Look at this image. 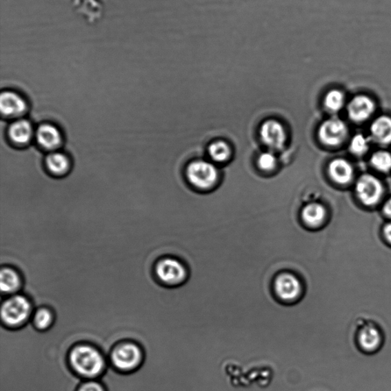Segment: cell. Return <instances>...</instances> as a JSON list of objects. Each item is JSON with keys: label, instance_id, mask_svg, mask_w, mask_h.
Segmentation results:
<instances>
[{"label": "cell", "instance_id": "6da1fadb", "mask_svg": "<svg viewBox=\"0 0 391 391\" xmlns=\"http://www.w3.org/2000/svg\"><path fill=\"white\" fill-rule=\"evenodd\" d=\"M69 361L75 373L84 379L97 378L103 373L106 367L102 353L90 345L75 346L70 353Z\"/></svg>", "mask_w": 391, "mask_h": 391}, {"label": "cell", "instance_id": "7a4b0ae2", "mask_svg": "<svg viewBox=\"0 0 391 391\" xmlns=\"http://www.w3.org/2000/svg\"><path fill=\"white\" fill-rule=\"evenodd\" d=\"M32 303L23 295H12L2 304L3 323L11 328L23 325L32 314Z\"/></svg>", "mask_w": 391, "mask_h": 391}, {"label": "cell", "instance_id": "3957f363", "mask_svg": "<svg viewBox=\"0 0 391 391\" xmlns=\"http://www.w3.org/2000/svg\"><path fill=\"white\" fill-rule=\"evenodd\" d=\"M143 359L139 345L124 343L117 345L111 354L112 365L121 372H130L138 368Z\"/></svg>", "mask_w": 391, "mask_h": 391}, {"label": "cell", "instance_id": "277c9868", "mask_svg": "<svg viewBox=\"0 0 391 391\" xmlns=\"http://www.w3.org/2000/svg\"><path fill=\"white\" fill-rule=\"evenodd\" d=\"M355 193L362 203L371 207L381 201L383 194V184L374 175L363 174L355 185Z\"/></svg>", "mask_w": 391, "mask_h": 391}, {"label": "cell", "instance_id": "5b68a950", "mask_svg": "<svg viewBox=\"0 0 391 391\" xmlns=\"http://www.w3.org/2000/svg\"><path fill=\"white\" fill-rule=\"evenodd\" d=\"M156 275L163 283L170 286L179 285L187 279V270L175 259H163L155 267Z\"/></svg>", "mask_w": 391, "mask_h": 391}, {"label": "cell", "instance_id": "8992f818", "mask_svg": "<svg viewBox=\"0 0 391 391\" xmlns=\"http://www.w3.org/2000/svg\"><path fill=\"white\" fill-rule=\"evenodd\" d=\"M188 176L190 181L194 186L207 189L214 185L217 180L218 172L212 163L205 161H197L191 163L189 166Z\"/></svg>", "mask_w": 391, "mask_h": 391}, {"label": "cell", "instance_id": "52a82bcc", "mask_svg": "<svg viewBox=\"0 0 391 391\" xmlns=\"http://www.w3.org/2000/svg\"><path fill=\"white\" fill-rule=\"evenodd\" d=\"M357 342L360 350L366 354H373L381 350L383 337L379 327L368 322L359 326Z\"/></svg>", "mask_w": 391, "mask_h": 391}, {"label": "cell", "instance_id": "ba28073f", "mask_svg": "<svg viewBox=\"0 0 391 391\" xmlns=\"http://www.w3.org/2000/svg\"><path fill=\"white\" fill-rule=\"evenodd\" d=\"M348 134V126L342 119L331 118L322 123L319 130V138L323 144L336 147L343 143Z\"/></svg>", "mask_w": 391, "mask_h": 391}, {"label": "cell", "instance_id": "9c48e42d", "mask_svg": "<svg viewBox=\"0 0 391 391\" xmlns=\"http://www.w3.org/2000/svg\"><path fill=\"white\" fill-rule=\"evenodd\" d=\"M274 290L277 297L284 302L292 303L299 299L302 293V285L296 276L283 273L277 277Z\"/></svg>", "mask_w": 391, "mask_h": 391}, {"label": "cell", "instance_id": "30bf717a", "mask_svg": "<svg viewBox=\"0 0 391 391\" xmlns=\"http://www.w3.org/2000/svg\"><path fill=\"white\" fill-rule=\"evenodd\" d=\"M28 108L26 99L17 92L7 90L0 96V110L2 115L18 118L25 114Z\"/></svg>", "mask_w": 391, "mask_h": 391}, {"label": "cell", "instance_id": "8fae6325", "mask_svg": "<svg viewBox=\"0 0 391 391\" xmlns=\"http://www.w3.org/2000/svg\"><path fill=\"white\" fill-rule=\"evenodd\" d=\"M348 115L357 123L365 122L373 115L375 104L372 98L366 95H358L348 103Z\"/></svg>", "mask_w": 391, "mask_h": 391}, {"label": "cell", "instance_id": "7c38bea8", "mask_svg": "<svg viewBox=\"0 0 391 391\" xmlns=\"http://www.w3.org/2000/svg\"><path fill=\"white\" fill-rule=\"evenodd\" d=\"M260 134L263 142L273 149L282 148L287 140V134L283 126L272 119L266 121L261 126Z\"/></svg>", "mask_w": 391, "mask_h": 391}, {"label": "cell", "instance_id": "4fadbf2b", "mask_svg": "<svg viewBox=\"0 0 391 391\" xmlns=\"http://www.w3.org/2000/svg\"><path fill=\"white\" fill-rule=\"evenodd\" d=\"M38 143L48 151H55L62 143V134L58 127L51 123H44L37 132Z\"/></svg>", "mask_w": 391, "mask_h": 391}, {"label": "cell", "instance_id": "5bb4252c", "mask_svg": "<svg viewBox=\"0 0 391 391\" xmlns=\"http://www.w3.org/2000/svg\"><path fill=\"white\" fill-rule=\"evenodd\" d=\"M33 134L32 125L26 119H18L10 126V139L17 145H27L32 140Z\"/></svg>", "mask_w": 391, "mask_h": 391}, {"label": "cell", "instance_id": "9a60e30c", "mask_svg": "<svg viewBox=\"0 0 391 391\" xmlns=\"http://www.w3.org/2000/svg\"><path fill=\"white\" fill-rule=\"evenodd\" d=\"M329 173L332 181L339 184H347L353 180L354 169L350 162L343 159L332 161Z\"/></svg>", "mask_w": 391, "mask_h": 391}, {"label": "cell", "instance_id": "2e32d148", "mask_svg": "<svg viewBox=\"0 0 391 391\" xmlns=\"http://www.w3.org/2000/svg\"><path fill=\"white\" fill-rule=\"evenodd\" d=\"M74 7L89 23H94L101 17L103 5L101 0H73Z\"/></svg>", "mask_w": 391, "mask_h": 391}, {"label": "cell", "instance_id": "e0dca14e", "mask_svg": "<svg viewBox=\"0 0 391 391\" xmlns=\"http://www.w3.org/2000/svg\"><path fill=\"white\" fill-rule=\"evenodd\" d=\"M372 137L381 145L391 143V118L381 116L374 119L371 128Z\"/></svg>", "mask_w": 391, "mask_h": 391}, {"label": "cell", "instance_id": "ac0fdd59", "mask_svg": "<svg viewBox=\"0 0 391 391\" xmlns=\"http://www.w3.org/2000/svg\"><path fill=\"white\" fill-rule=\"evenodd\" d=\"M22 286V280L18 272L10 268H5L0 273V289L6 295L16 294Z\"/></svg>", "mask_w": 391, "mask_h": 391}, {"label": "cell", "instance_id": "d6986e66", "mask_svg": "<svg viewBox=\"0 0 391 391\" xmlns=\"http://www.w3.org/2000/svg\"><path fill=\"white\" fill-rule=\"evenodd\" d=\"M50 173L57 176L67 174L70 168V161L66 154L59 152L50 153L46 159Z\"/></svg>", "mask_w": 391, "mask_h": 391}, {"label": "cell", "instance_id": "ffe728a7", "mask_svg": "<svg viewBox=\"0 0 391 391\" xmlns=\"http://www.w3.org/2000/svg\"><path fill=\"white\" fill-rule=\"evenodd\" d=\"M302 217L308 225L316 227L321 225L325 217V209L322 204L312 203L305 205Z\"/></svg>", "mask_w": 391, "mask_h": 391}, {"label": "cell", "instance_id": "44dd1931", "mask_svg": "<svg viewBox=\"0 0 391 391\" xmlns=\"http://www.w3.org/2000/svg\"><path fill=\"white\" fill-rule=\"evenodd\" d=\"M345 101L343 92L339 90H332L327 92L324 104L325 108L331 112H338L343 109Z\"/></svg>", "mask_w": 391, "mask_h": 391}, {"label": "cell", "instance_id": "7402d4cb", "mask_svg": "<svg viewBox=\"0 0 391 391\" xmlns=\"http://www.w3.org/2000/svg\"><path fill=\"white\" fill-rule=\"evenodd\" d=\"M372 166L383 173H388L391 170V154L386 151L374 152L371 158Z\"/></svg>", "mask_w": 391, "mask_h": 391}, {"label": "cell", "instance_id": "603a6c76", "mask_svg": "<svg viewBox=\"0 0 391 391\" xmlns=\"http://www.w3.org/2000/svg\"><path fill=\"white\" fill-rule=\"evenodd\" d=\"M54 322V317L51 310L47 308H41L37 312L33 318V323L39 330L44 331L52 326Z\"/></svg>", "mask_w": 391, "mask_h": 391}, {"label": "cell", "instance_id": "cb8c5ba5", "mask_svg": "<svg viewBox=\"0 0 391 391\" xmlns=\"http://www.w3.org/2000/svg\"><path fill=\"white\" fill-rule=\"evenodd\" d=\"M210 157L216 161H225L230 155V148L224 141H216L209 147Z\"/></svg>", "mask_w": 391, "mask_h": 391}, {"label": "cell", "instance_id": "d4e9b609", "mask_svg": "<svg viewBox=\"0 0 391 391\" xmlns=\"http://www.w3.org/2000/svg\"><path fill=\"white\" fill-rule=\"evenodd\" d=\"M368 148L369 142L364 134H355V136L352 139L350 149L351 152L354 155H363L368 151Z\"/></svg>", "mask_w": 391, "mask_h": 391}, {"label": "cell", "instance_id": "484cf974", "mask_svg": "<svg viewBox=\"0 0 391 391\" xmlns=\"http://www.w3.org/2000/svg\"><path fill=\"white\" fill-rule=\"evenodd\" d=\"M275 156L271 152L262 153L259 158L258 163L262 170H271L276 166Z\"/></svg>", "mask_w": 391, "mask_h": 391}, {"label": "cell", "instance_id": "4316f807", "mask_svg": "<svg viewBox=\"0 0 391 391\" xmlns=\"http://www.w3.org/2000/svg\"><path fill=\"white\" fill-rule=\"evenodd\" d=\"M77 391H106L102 383L95 381H88L82 383Z\"/></svg>", "mask_w": 391, "mask_h": 391}, {"label": "cell", "instance_id": "83f0119b", "mask_svg": "<svg viewBox=\"0 0 391 391\" xmlns=\"http://www.w3.org/2000/svg\"><path fill=\"white\" fill-rule=\"evenodd\" d=\"M383 234L387 243L391 246V222L383 227Z\"/></svg>", "mask_w": 391, "mask_h": 391}, {"label": "cell", "instance_id": "f1b7e54d", "mask_svg": "<svg viewBox=\"0 0 391 391\" xmlns=\"http://www.w3.org/2000/svg\"><path fill=\"white\" fill-rule=\"evenodd\" d=\"M383 212L385 216L391 218V198L383 205Z\"/></svg>", "mask_w": 391, "mask_h": 391}]
</instances>
